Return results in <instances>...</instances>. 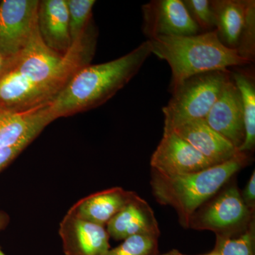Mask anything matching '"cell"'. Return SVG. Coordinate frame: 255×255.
Listing matches in <instances>:
<instances>
[{
	"label": "cell",
	"mask_w": 255,
	"mask_h": 255,
	"mask_svg": "<svg viewBox=\"0 0 255 255\" xmlns=\"http://www.w3.org/2000/svg\"><path fill=\"white\" fill-rule=\"evenodd\" d=\"M151 54L147 40L117 59L80 69L48 105L52 122L103 105L133 78Z\"/></svg>",
	"instance_id": "6da1fadb"
},
{
	"label": "cell",
	"mask_w": 255,
	"mask_h": 255,
	"mask_svg": "<svg viewBox=\"0 0 255 255\" xmlns=\"http://www.w3.org/2000/svg\"><path fill=\"white\" fill-rule=\"evenodd\" d=\"M248 162L249 155L239 152L223 163L194 173L167 176L151 169L152 193L159 204L174 208L181 226L189 228V219L196 210L218 194Z\"/></svg>",
	"instance_id": "7a4b0ae2"
},
{
	"label": "cell",
	"mask_w": 255,
	"mask_h": 255,
	"mask_svg": "<svg viewBox=\"0 0 255 255\" xmlns=\"http://www.w3.org/2000/svg\"><path fill=\"white\" fill-rule=\"evenodd\" d=\"M152 53L172 70L171 91L194 75L248 65L237 50L221 43L216 30L187 36H159L148 40Z\"/></svg>",
	"instance_id": "3957f363"
},
{
	"label": "cell",
	"mask_w": 255,
	"mask_h": 255,
	"mask_svg": "<svg viewBox=\"0 0 255 255\" xmlns=\"http://www.w3.org/2000/svg\"><path fill=\"white\" fill-rule=\"evenodd\" d=\"M231 78L229 70H216L184 80L171 91L172 98L162 110L164 130H172L191 121L205 119Z\"/></svg>",
	"instance_id": "277c9868"
},
{
	"label": "cell",
	"mask_w": 255,
	"mask_h": 255,
	"mask_svg": "<svg viewBox=\"0 0 255 255\" xmlns=\"http://www.w3.org/2000/svg\"><path fill=\"white\" fill-rule=\"evenodd\" d=\"M255 220V211L247 206L236 184L221 189L192 216L189 228L210 231L216 237H230L243 232Z\"/></svg>",
	"instance_id": "5b68a950"
},
{
	"label": "cell",
	"mask_w": 255,
	"mask_h": 255,
	"mask_svg": "<svg viewBox=\"0 0 255 255\" xmlns=\"http://www.w3.org/2000/svg\"><path fill=\"white\" fill-rule=\"evenodd\" d=\"M38 0L0 1V50L16 59L38 28Z\"/></svg>",
	"instance_id": "8992f818"
},
{
	"label": "cell",
	"mask_w": 255,
	"mask_h": 255,
	"mask_svg": "<svg viewBox=\"0 0 255 255\" xmlns=\"http://www.w3.org/2000/svg\"><path fill=\"white\" fill-rule=\"evenodd\" d=\"M142 30L148 40L199 34V26L182 0H152L142 5Z\"/></svg>",
	"instance_id": "52a82bcc"
},
{
	"label": "cell",
	"mask_w": 255,
	"mask_h": 255,
	"mask_svg": "<svg viewBox=\"0 0 255 255\" xmlns=\"http://www.w3.org/2000/svg\"><path fill=\"white\" fill-rule=\"evenodd\" d=\"M214 165L189 142L169 130H164L150 159L151 169L167 176L194 173Z\"/></svg>",
	"instance_id": "ba28073f"
},
{
	"label": "cell",
	"mask_w": 255,
	"mask_h": 255,
	"mask_svg": "<svg viewBox=\"0 0 255 255\" xmlns=\"http://www.w3.org/2000/svg\"><path fill=\"white\" fill-rule=\"evenodd\" d=\"M215 131L239 149L244 142V114L241 93L232 75L205 118Z\"/></svg>",
	"instance_id": "9c48e42d"
},
{
	"label": "cell",
	"mask_w": 255,
	"mask_h": 255,
	"mask_svg": "<svg viewBox=\"0 0 255 255\" xmlns=\"http://www.w3.org/2000/svg\"><path fill=\"white\" fill-rule=\"evenodd\" d=\"M58 233L65 255H104L111 248L106 227L80 219L69 211L60 221Z\"/></svg>",
	"instance_id": "30bf717a"
},
{
	"label": "cell",
	"mask_w": 255,
	"mask_h": 255,
	"mask_svg": "<svg viewBox=\"0 0 255 255\" xmlns=\"http://www.w3.org/2000/svg\"><path fill=\"white\" fill-rule=\"evenodd\" d=\"M56 95L46 85L32 82L11 69L0 79V107L26 112L49 105Z\"/></svg>",
	"instance_id": "8fae6325"
},
{
	"label": "cell",
	"mask_w": 255,
	"mask_h": 255,
	"mask_svg": "<svg viewBox=\"0 0 255 255\" xmlns=\"http://www.w3.org/2000/svg\"><path fill=\"white\" fill-rule=\"evenodd\" d=\"M48 105L26 112L0 107V148L24 142L31 144L53 122Z\"/></svg>",
	"instance_id": "7c38bea8"
},
{
	"label": "cell",
	"mask_w": 255,
	"mask_h": 255,
	"mask_svg": "<svg viewBox=\"0 0 255 255\" xmlns=\"http://www.w3.org/2000/svg\"><path fill=\"white\" fill-rule=\"evenodd\" d=\"M215 164L223 163L237 155L238 149L209 127L205 119L191 121L172 130Z\"/></svg>",
	"instance_id": "4fadbf2b"
},
{
	"label": "cell",
	"mask_w": 255,
	"mask_h": 255,
	"mask_svg": "<svg viewBox=\"0 0 255 255\" xmlns=\"http://www.w3.org/2000/svg\"><path fill=\"white\" fill-rule=\"evenodd\" d=\"M106 229L116 241H124L135 235L160 236L153 210L137 194L107 223Z\"/></svg>",
	"instance_id": "5bb4252c"
},
{
	"label": "cell",
	"mask_w": 255,
	"mask_h": 255,
	"mask_svg": "<svg viewBox=\"0 0 255 255\" xmlns=\"http://www.w3.org/2000/svg\"><path fill=\"white\" fill-rule=\"evenodd\" d=\"M38 26L50 49L62 56L73 46L69 27L67 0H42L38 8Z\"/></svg>",
	"instance_id": "9a60e30c"
},
{
	"label": "cell",
	"mask_w": 255,
	"mask_h": 255,
	"mask_svg": "<svg viewBox=\"0 0 255 255\" xmlns=\"http://www.w3.org/2000/svg\"><path fill=\"white\" fill-rule=\"evenodd\" d=\"M136 195L135 191L122 187L110 188L80 199L68 211L85 221L106 227Z\"/></svg>",
	"instance_id": "2e32d148"
},
{
	"label": "cell",
	"mask_w": 255,
	"mask_h": 255,
	"mask_svg": "<svg viewBox=\"0 0 255 255\" xmlns=\"http://www.w3.org/2000/svg\"><path fill=\"white\" fill-rule=\"evenodd\" d=\"M248 0H213L216 31L220 41L231 49H237L244 26Z\"/></svg>",
	"instance_id": "e0dca14e"
},
{
	"label": "cell",
	"mask_w": 255,
	"mask_h": 255,
	"mask_svg": "<svg viewBox=\"0 0 255 255\" xmlns=\"http://www.w3.org/2000/svg\"><path fill=\"white\" fill-rule=\"evenodd\" d=\"M233 81L241 93L244 114V142L238 149L239 152L254 150L255 146V83L254 75L244 71L231 73Z\"/></svg>",
	"instance_id": "ac0fdd59"
},
{
	"label": "cell",
	"mask_w": 255,
	"mask_h": 255,
	"mask_svg": "<svg viewBox=\"0 0 255 255\" xmlns=\"http://www.w3.org/2000/svg\"><path fill=\"white\" fill-rule=\"evenodd\" d=\"M230 237H216L214 251L220 255H255V223Z\"/></svg>",
	"instance_id": "d6986e66"
},
{
	"label": "cell",
	"mask_w": 255,
	"mask_h": 255,
	"mask_svg": "<svg viewBox=\"0 0 255 255\" xmlns=\"http://www.w3.org/2000/svg\"><path fill=\"white\" fill-rule=\"evenodd\" d=\"M95 0H67L69 27L73 43L86 31L92 22Z\"/></svg>",
	"instance_id": "ffe728a7"
},
{
	"label": "cell",
	"mask_w": 255,
	"mask_h": 255,
	"mask_svg": "<svg viewBox=\"0 0 255 255\" xmlns=\"http://www.w3.org/2000/svg\"><path fill=\"white\" fill-rule=\"evenodd\" d=\"M104 255H159L158 237L149 235L130 236Z\"/></svg>",
	"instance_id": "44dd1931"
},
{
	"label": "cell",
	"mask_w": 255,
	"mask_h": 255,
	"mask_svg": "<svg viewBox=\"0 0 255 255\" xmlns=\"http://www.w3.org/2000/svg\"><path fill=\"white\" fill-rule=\"evenodd\" d=\"M238 54L250 63L255 55V1L248 0L244 26L237 48Z\"/></svg>",
	"instance_id": "7402d4cb"
},
{
	"label": "cell",
	"mask_w": 255,
	"mask_h": 255,
	"mask_svg": "<svg viewBox=\"0 0 255 255\" xmlns=\"http://www.w3.org/2000/svg\"><path fill=\"white\" fill-rule=\"evenodd\" d=\"M194 22L202 33L216 30V21L209 0H182Z\"/></svg>",
	"instance_id": "603a6c76"
},
{
	"label": "cell",
	"mask_w": 255,
	"mask_h": 255,
	"mask_svg": "<svg viewBox=\"0 0 255 255\" xmlns=\"http://www.w3.org/2000/svg\"><path fill=\"white\" fill-rule=\"evenodd\" d=\"M29 145V143L24 142L12 147L0 148V172L9 165Z\"/></svg>",
	"instance_id": "cb8c5ba5"
},
{
	"label": "cell",
	"mask_w": 255,
	"mask_h": 255,
	"mask_svg": "<svg viewBox=\"0 0 255 255\" xmlns=\"http://www.w3.org/2000/svg\"><path fill=\"white\" fill-rule=\"evenodd\" d=\"M242 197L247 206L255 211V172L253 171L251 178L246 184L243 192L242 193Z\"/></svg>",
	"instance_id": "d4e9b609"
},
{
	"label": "cell",
	"mask_w": 255,
	"mask_h": 255,
	"mask_svg": "<svg viewBox=\"0 0 255 255\" xmlns=\"http://www.w3.org/2000/svg\"><path fill=\"white\" fill-rule=\"evenodd\" d=\"M14 59L6 56L0 50V79L13 68Z\"/></svg>",
	"instance_id": "484cf974"
},
{
	"label": "cell",
	"mask_w": 255,
	"mask_h": 255,
	"mask_svg": "<svg viewBox=\"0 0 255 255\" xmlns=\"http://www.w3.org/2000/svg\"><path fill=\"white\" fill-rule=\"evenodd\" d=\"M10 219L9 215L4 211L0 210V232L4 231L9 225Z\"/></svg>",
	"instance_id": "4316f807"
},
{
	"label": "cell",
	"mask_w": 255,
	"mask_h": 255,
	"mask_svg": "<svg viewBox=\"0 0 255 255\" xmlns=\"http://www.w3.org/2000/svg\"><path fill=\"white\" fill-rule=\"evenodd\" d=\"M178 251L177 250H172V251L168 252V253H164L163 255H177Z\"/></svg>",
	"instance_id": "83f0119b"
},
{
	"label": "cell",
	"mask_w": 255,
	"mask_h": 255,
	"mask_svg": "<svg viewBox=\"0 0 255 255\" xmlns=\"http://www.w3.org/2000/svg\"><path fill=\"white\" fill-rule=\"evenodd\" d=\"M220 255L219 253H216V251H212L211 253H209V254H206V255Z\"/></svg>",
	"instance_id": "f1b7e54d"
},
{
	"label": "cell",
	"mask_w": 255,
	"mask_h": 255,
	"mask_svg": "<svg viewBox=\"0 0 255 255\" xmlns=\"http://www.w3.org/2000/svg\"><path fill=\"white\" fill-rule=\"evenodd\" d=\"M0 255H6L5 254L4 252L3 251L2 248L0 246Z\"/></svg>",
	"instance_id": "f546056e"
},
{
	"label": "cell",
	"mask_w": 255,
	"mask_h": 255,
	"mask_svg": "<svg viewBox=\"0 0 255 255\" xmlns=\"http://www.w3.org/2000/svg\"></svg>",
	"instance_id": "4dcf8cb0"
}]
</instances>
